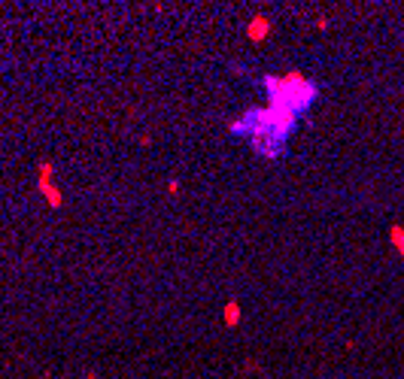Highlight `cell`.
<instances>
[{"label":"cell","instance_id":"obj_1","mask_svg":"<svg viewBox=\"0 0 404 379\" xmlns=\"http://www.w3.org/2000/svg\"><path fill=\"white\" fill-rule=\"evenodd\" d=\"M36 188H40V194H43V201L49 204L52 209H61L64 207V191L55 185V164L52 161H40V167H36Z\"/></svg>","mask_w":404,"mask_h":379},{"label":"cell","instance_id":"obj_2","mask_svg":"<svg viewBox=\"0 0 404 379\" xmlns=\"http://www.w3.org/2000/svg\"><path fill=\"white\" fill-rule=\"evenodd\" d=\"M273 31V22H270L268 15H252L249 22H246V28H243V34L249 43H265Z\"/></svg>","mask_w":404,"mask_h":379},{"label":"cell","instance_id":"obj_3","mask_svg":"<svg viewBox=\"0 0 404 379\" xmlns=\"http://www.w3.org/2000/svg\"><path fill=\"white\" fill-rule=\"evenodd\" d=\"M243 322V307H240V301H228L225 307H222V325L225 328H237Z\"/></svg>","mask_w":404,"mask_h":379},{"label":"cell","instance_id":"obj_4","mask_svg":"<svg viewBox=\"0 0 404 379\" xmlns=\"http://www.w3.org/2000/svg\"><path fill=\"white\" fill-rule=\"evenodd\" d=\"M389 246L404 258V228L401 225H392V228H389Z\"/></svg>","mask_w":404,"mask_h":379},{"label":"cell","instance_id":"obj_5","mask_svg":"<svg viewBox=\"0 0 404 379\" xmlns=\"http://www.w3.org/2000/svg\"><path fill=\"white\" fill-rule=\"evenodd\" d=\"M168 191H170V194H179V179H170V182H168Z\"/></svg>","mask_w":404,"mask_h":379},{"label":"cell","instance_id":"obj_6","mask_svg":"<svg viewBox=\"0 0 404 379\" xmlns=\"http://www.w3.org/2000/svg\"><path fill=\"white\" fill-rule=\"evenodd\" d=\"M316 28H319V31H325V28H328V18H325V15H322V18H316Z\"/></svg>","mask_w":404,"mask_h":379}]
</instances>
